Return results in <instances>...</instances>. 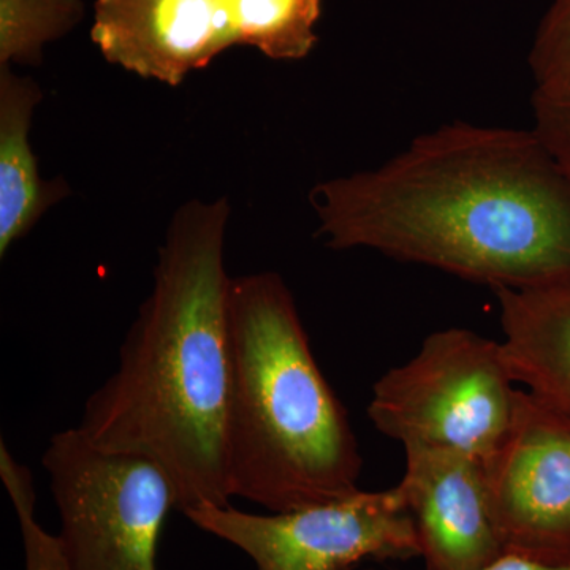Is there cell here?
<instances>
[{"mask_svg": "<svg viewBox=\"0 0 570 570\" xmlns=\"http://www.w3.org/2000/svg\"><path fill=\"white\" fill-rule=\"evenodd\" d=\"M534 127L549 151L553 154L570 179V89L538 91L532 96Z\"/></svg>", "mask_w": 570, "mask_h": 570, "instance_id": "obj_16", "label": "cell"}, {"mask_svg": "<svg viewBox=\"0 0 570 570\" xmlns=\"http://www.w3.org/2000/svg\"><path fill=\"white\" fill-rule=\"evenodd\" d=\"M397 483L426 570H482L504 553L482 460L452 449L407 448Z\"/></svg>", "mask_w": 570, "mask_h": 570, "instance_id": "obj_9", "label": "cell"}, {"mask_svg": "<svg viewBox=\"0 0 570 570\" xmlns=\"http://www.w3.org/2000/svg\"><path fill=\"white\" fill-rule=\"evenodd\" d=\"M318 235L472 283L570 279V179L534 129L453 122L311 193Z\"/></svg>", "mask_w": 570, "mask_h": 570, "instance_id": "obj_1", "label": "cell"}, {"mask_svg": "<svg viewBox=\"0 0 570 570\" xmlns=\"http://www.w3.org/2000/svg\"><path fill=\"white\" fill-rule=\"evenodd\" d=\"M230 332L232 498L288 512L358 491L363 459L354 428L283 277H232Z\"/></svg>", "mask_w": 570, "mask_h": 570, "instance_id": "obj_3", "label": "cell"}, {"mask_svg": "<svg viewBox=\"0 0 570 570\" xmlns=\"http://www.w3.org/2000/svg\"><path fill=\"white\" fill-rule=\"evenodd\" d=\"M239 45L275 61H299L316 47L324 0H228Z\"/></svg>", "mask_w": 570, "mask_h": 570, "instance_id": "obj_12", "label": "cell"}, {"mask_svg": "<svg viewBox=\"0 0 570 570\" xmlns=\"http://www.w3.org/2000/svg\"><path fill=\"white\" fill-rule=\"evenodd\" d=\"M195 527L232 543L257 570H354L360 562L420 558L414 521L397 487L273 512L198 505L183 512Z\"/></svg>", "mask_w": 570, "mask_h": 570, "instance_id": "obj_6", "label": "cell"}, {"mask_svg": "<svg viewBox=\"0 0 570 570\" xmlns=\"http://www.w3.org/2000/svg\"><path fill=\"white\" fill-rule=\"evenodd\" d=\"M482 570H570V562L547 564V562L530 560V558L519 557V554L505 553Z\"/></svg>", "mask_w": 570, "mask_h": 570, "instance_id": "obj_17", "label": "cell"}, {"mask_svg": "<svg viewBox=\"0 0 570 570\" xmlns=\"http://www.w3.org/2000/svg\"><path fill=\"white\" fill-rule=\"evenodd\" d=\"M228 217L225 198L179 206L118 366L86 400L77 425L96 448L163 468L181 512L232 498Z\"/></svg>", "mask_w": 570, "mask_h": 570, "instance_id": "obj_2", "label": "cell"}, {"mask_svg": "<svg viewBox=\"0 0 570 570\" xmlns=\"http://www.w3.org/2000/svg\"><path fill=\"white\" fill-rule=\"evenodd\" d=\"M366 570H371V569H366Z\"/></svg>", "mask_w": 570, "mask_h": 570, "instance_id": "obj_18", "label": "cell"}, {"mask_svg": "<svg viewBox=\"0 0 570 570\" xmlns=\"http://www.w3.org/2000/svg\"><path fill=\"white\" fill-rule=\"evenodd\" d=\"M0 478L20 520L26 570H69L61 535L48 534L36 519V490L31 471L14 460L3 441L0 444Z\"/></svg>", "mask_w": 570, "mask_h": 570, "instance_id": "obj_14", "label": "cell"}, {"mask_svg": "<svg viewBox=\"0 0 570 570\" xmlns=\"http://www.w3.org/2000/svg\"><path fill=\"white\" fill-rule=\"evenodd\" d=\"M91 39L108 62L171 88L239 45L228 0H96Z\"/></svg>", "mask_w": 570, "mask_h": 570, "instance_id": "obj_8", "label": "cell"}, {"mask_svg": "<svg viewBox=\"0 0 570 570\" xmlns=\"http://www.w3.org/2000/svg\"><path fill=\"white\" fill-rule=\"evenodd\" d=\"M538 91L570 89V0H553L540 21L530 52Z\"/></svg>", "mask_w": 570, "mask_h": 570, "instance_id": "obj_15", "label": "cell"}, {"mask_svg": "<svg viewBox=\"0 0 570 570\" xmlns=\"http://www.w3.org/2000/svg\"><path fill=\"white\" fill-rule=\"evenodd\" d=\"M494 294L513 381L570 417V279Z\"/></svg>", "mask_w": 570, "mask_h": 570, "instance_id": "obj_10", "label": "cell"}, {"mask_svg": "<svg viewBox=\"0 0 570 570\" xmlns=\"http://www.w3.org/2000/svg\"><path fill=\"white\" fill-rule=\"evenodd\" d=\"M517 396L499 341L445 328L377 379L367 417L404 449L459 450L487 463L508 436Z\"/></svg>", "mask_w": 570, "mask_h": 570, "instance_id": "obj_4", "label": "cell"}, {"mask_svg": "<svg viewBox=\"0 0 570 570\" xmlns=\"http://www.w3.org/2000/svg\"><path fill=\"white\" fill-rule=\"evenodd\" d=\"M43 99L40 86L0 66V257L36 227L69 187L45 181L29 141L32 116Z\"/></svg>", "mask_w": 570, "mask_h": 570, "instance_id": "obj_11", "label": "cell"}, {"mask_svg": "<svg viewBox=\"0 0 570 570\" xmlns=\"http://www.w3.org/2000/svg\"><path fill=\"white\" fill-rule=\"evenodd\" d=\"M82 0H0V66H39L43 48L85 18Z\"/></svg>", "mask_w": 570, "mask_h": 570, "instance_id": "obj_13", "label": "cell"}, {"mask_svg": "<svg viewBox=\"0 0 570 570\" xmlns=\"http://www.w3.org/2000/svg\"><path fill=\"white\" fill-rule=\"evenodd\" d=\"M504 553L570 562V417L519 389L501 448L485 463Z\"/></svg>", "mask_w": 570, "mask_h": 570, "instance_id": "obj_7", "label": "cell"}, {"mask_svg": "<svg viewBox=\"0 0 570 570\" xmlns=\"http://www.w3.org/2000/svg\"><path fill=\"white\" fill-rule=\"evenodd\" d=\"M41 463L61 517L69 570H157L165 520L178 509L163 468L96 448L78 426L56 433Z\"/></svg>", "mask_w": 570, "mask_h": 570, "instance_id": "obj_5", "label": "cell"}]
</instances>
